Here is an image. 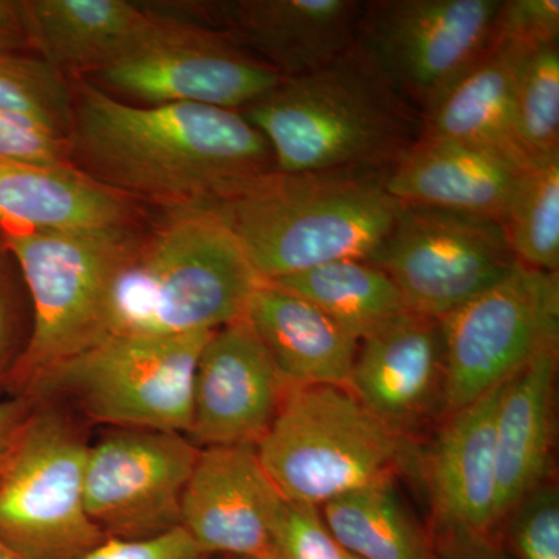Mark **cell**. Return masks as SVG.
I'll list each match as a JSON object with an SVG mask.
<instances>
[{"label":"cell","instance_id":"18","mask_svg":"<svg viewBox=\"0 0 559 559\" xmlns=\"http://www.w3.org/2000/svg\"><path fill=\"white\" fill-rule=\"evenodd\" d=\"M347 389L385 428L406 439L441 407L440 320L409 310L360 341Z\"/></svg>","mask_w":559,"mask_h":559},{"label":"cell","instance_id":"38","mask_svg":"<svg viewBox=\"0 0 559 559\" xmlns=\"http://www.w3.org/2000/svg\"><path fill=\"white\" fill-rule=\"evenodd\" d=\"M3 345H5V312H3V304L0 299V358H2Z\"/></svg>","mask_w":559,"mask_h":559},{"label":"cell","instance_id":"4","mask_svg":"<svg viewBox=\"0 0 559 559\" xmlns=\"http://www.w3.org/2000/svg\"><path fill=\"white\" fill-rule=\"evenodd\" d=\"M261 280L213 210L173 212L114 280L106 336L209 333L245 319ZM105 336V337H106Z\"/></svg>","mask_w":559,"mask_h":559},{"label":"cell","instance_id":"29","mask_svg":"<svg viewBox=\"0 0 559 559\" xmlns=\"http://www.w3.org/2000/svg\"><path fill=\"white\" fill-rule=\"evenodd\" d=\"M514 124L530 160L559 153V46L528 51L514 87Z\"/></svg>","mask_w":559,"mask_h":559},{"label":"cell","instance_id":"31","mask_svg":"<svg viewBox=\"0 0 559 559\" xmlns=\"http://www.w3.org/2000/svg\"><path fill=\"white\" fill-rule=\"evenodd\" d=\"M274 559H347L319 509L283 500L274 525Z\"/></svg>","mask_w":559,"mask_h":559},{"label":"cell","instance_id":"39","mask_svg":"<svg viewBox=\"0 0 559 559\" xmlns=\"http://www.w3.org/2000/svg\"><path fill=\"white\" fill-rule=\"evenodd\" d=\"M0 559H24L21 558L20 555L14 554L13 550L10 549L9 546H5V544L0 540Z\"/></svg>","mask_w":559,"mask_h":559},{"label":"cell","instance_id":"33","mask_svg":"<svg viewBox=\"0 0 559 559\" xmlns=\"http://www.w3.org/2000/svg\"><path fill=\"white\" fill-rule=\"evenodd\" d=\"M0 157L39 167H73L69 140L0 110Z\"/></svg>","mask_w":559,"mask_h":559},{"label":"cell","instance_id":"35","mask_svg":"<svg viewBox=\"0 0 559 559\" xmlns=\"http://www.w3.org/2000/svg\"><path fill=\"white\" fill-rule=\"evenodd\" d=\"M31 409L24 401H0V479Z\"/></svg>","mask_w":559,"mask_h":559},{"label":"cell","instance_id":"8","mask_svg":"<svg viewBox=\"0 0 559 559\" xmlns=\"http://www.w3.org/2000/svg\"><path fill=\"white\" fill-rule=\"evenodd\" d=\"M87 447L61 412H31L0 479V540L24 559H83L105 535L84 498Z\"/></svg>","mask_w":559,"mask_h":559},{"label":"cell","instance_id":"27","mask_svg":"<svg viewBox=\"0 0 559 559\" xmlns=\"http://www.w3.org/2000/svg\"><path fill=\"white\" fill-rule=\"evenodd\" d=\"M514 257L528 270L559 271V153L520 171L502 219Z\"/></svg>","mask_w":559,"mask_h":559},{"label":"cell","instance_id":"20","mask_svg":"<svg viewBox=\"0 0 559 559\" xmlns=\"http://www.w3.org/2000/svg\"><path fill=\"white\" fill-rule=\"evenodd\" d=\"M28 46L60 72H102L148 38L157 14L128 0H24Z\"/></svg>","mask_w":559,"mask_h":559},{"label":"cell","instance_id":"26","mask_svg":"<svg viewBox=\"0 0 559 559\" xmlns=\"http://www.w3.org/2000/svg\"><path fill=\"white\" fill-rule=\"evenodd\" d=\"M342 550L356 559H443L393 480L356 489L320 507Z\"/></svg>","mask_w":559,"mask_h":559},{"label":"cell","instance_id":"24","mask_svg":"<svg viewBox=\"0 0 559 559\" xmlns=\"http://www.w3.org/2000/svg\"><path fill=\"white\" fill-rule=\"evenodd\" d=\"M527 53L507 44H489L480 60L423 119L421 135L454 140L524 168L530 159L514 124V87Z\"/></svg>","mask_w":559,"mask_h":559},{"label":"cell","instance_id":"2","mask_svg":"<svg viewBox=\"0 0 559 559\" xmlns=\"http://www.w3.org/2000/svg\"><path fill=\"white\" fill-rule=\"evenodd\" d=\"M390 168L274 170L212 207L237 238L261 282L337 260H371L401 204Z\"/></svg>","mask_w":559,"mask_h":559},{"label":"cell","instance_id":"22","mask_svg":"<svg viewBox=\"0 0 559 559\" xmlns=\"http://www.w3.org/2000/svg\"><path fill=\"white\" fill-rule=\"evenodd\" d=\"M245 319L289 388H347L359 341L311 301L274 283L260 282Z\"/></svg>","mask_w":559,"mask_h":559},{"label":"cell","instance_id":"23","mask_svg":"<svg viewBox=\"0 0 559 559\" xmlns=\"http://www.w3.org/2000/svg\"><path fill=\"white\" fill-rule=\"evenodd\" d=\"M130 198L76 167H39L0 157V224L21 230H100L131 226Z\"/></svg>","mask_w":559,"mask_h":559},{"label":"cell","instance_id":"7","mask_svg":"<svg viewBox=\"0 0 559 559\" xmlns=\"http://www.w3.org/2000/svg\"><path fill=\"white\" fill-rule=\"evenodd\" d=\"M212 333L110 334L40 374L28 392L40 400L73 401L92 421L114 429L187 436L194 370Z\"/></svg>","mask_w":559,"mask_h":559},{"label":"cell","instance_id":"21","mask_svg":"<svg viewBox=\"0 0 559 559\" xmlns=\"http://www.w3.org/2000/svg\"><path fill=\"white\" fill-rule=\"evenodd\" d=\"M558 340L547 342L500 390L495 419L498 525L546 481L554 448Z\"/></svg>","mask_w":559,"mask_h":559},{"label":"cell","instance_id":"1","mask_svg":"<svg viewBox=\"0 0 559 559\" xmlns=\"http://www.w3.org/2000/svg\"><path fill=\"white\" fill-rule=\"evenodd\" d=\"M68 140L73 167L171 213L215 207L277 170L270 143L240 110L132 105L87 81L73 90Z\"/></svg>","mask_w":559,"mask_h":559},{"label":"cell","instance_id":"10","mask_svg":"<svg viewBox=\"0 0 559 559\" xmlns=\"http://www.w3.org/2000/svg\"><path fill=\"white\" fill-rule=\"evenodd\" d=\"M444 415L509 381L559 336L558 274L516 267L509 277L440 319Z\"/></svg>","mask_w":559,"mask_h":559},{"label":"cell","instance_id":"11","mask_svg":"<svg viewBox=\"0 0 559 559\" xmlns=\"http://www.w3.org/2000/svg\"><path fill=\"white\" fill-rule=\"evenodd\" d=\"M374 264L411 311L443 319L520 266L499 221L401 205Z\"/></svg>","mask_w":559,"mask_h":559},{"label":"cell","instance_id":"3","mask_svg":"<svg viewBox=\"0 0 559 559\" xmlns=\"http://www.w3.org/2000/svg\"><path fill=\"white\" fill-rule=\"evenodd\" d=\"M285 173L392 168L421 135V116L352 47L307 75L283 79L240 110Z\"/></svg>","mask_w":559,"mask_h":559},{"label":"cell","instance_id":"13","mask_svg":"<svg viewBox=\"0 0 559 559\" xmlns=\"http://www.w3.org/2000/svg\"><path fill=\"white\" fill-rule=\"evenodd\" d=\"M201 448L183 433L114 429L87 447L84 498L106 539H145L180 527Z\"/></svg>","mask_w":559,"mask_h":559},{"label":"cell","instance_id":"16","mask_svg":"<svg viewBox=\"0 0 559 559\" xmlns=\"http://www.w3.org/2000/svg\"><path fill=\"white\" fill-rule=\"evenodd\" d=\"M502 385L447 415L425 455L430 510L448 544H491L499 528L495 419Z\"/></svg>","mask_w":559,"mask_h":559},{"label":"cell","instance_id":"14","mask_svg":"<svg viewBox=\"0 0 559 559\" xmlns=\"http://www.w3.org/2000/svg\"><path fill=\"white\" fill-rule=\"evenodd\" d=\"M288 389L248 320L213 331L194 370L187 437L201 450L257 447Z\"/></svg>","mask_w":559,"mask_h":559},{"label":"cell","instance_id":"41","mask_svg":"<svg viewBox=\"0 0 559 559\" xmlns=\"http://www.w3.org/2000/svg\"><path fill=\"white\" fill-rule=\"evenodd\" d=\"M347 559H356V558L349 557V555H347Z\"/></svg>","mask_w":559,"mask_h":559},{"label":"cell","instance_id":"34","mask_svg":"<svg viewBox=\"0 0 559 559\" xmlns=\"http://www.w3.org/2000/svg\"><path fill=\"white\" fill-rule=\"evenodd\" d=\"M83 559H210L187 535L175 528L145 539H105Z\"/></svg>","mask_w":559,"mask_h":559},{"label":"cell","instance_id":"28","mask_svg":"<svg viewBox=\"0 0 559 559\" xmlns=\"http://www.w3.org/2000/svg\"><path fill=\"white\" fill-rule=\"evenodd\" d=\"M0 110L68 139L73 87L64 73L40 58L0 53Z\"/></svg>","mask_w":559,"mask_h":559},{"label":"cell","instance_id":"12","mask_svg":"<svg viewBox=\"0 0 559 559\" xmlns=\"http://www.w3.org/2000/svg\"><path fill=\"white\" fill-rule=\"evenodd\" d=\"M97 76L110 91L142 105L231 110L248 108L283 80L219 32L159 14L148 38Z\"/></svg>","mask_w":559,"mask_h":559},{"label":"cell","instance_id":"19","mask_svg":"<svg viewBox=\"0 0 559 559\" xmlns=\"http://www.w3.org/2000/svg\"><path fill=\"white\" fill-rule=\"evenodd\" d=\"M521 167L454 140L419 135L388 178L401 205L450 210L502 224Z\"/></svg>","mask_w":559,"mask_h":559},{"label":"cell","instance_id":"15","mask_svg":"<svg viewBox=\"0 0 559 559\" xmlns=\"http://www.w3.org/2000/svg\"><path fill=\"white\" fill-rule=\"evenodd\" d=\"M282 496L255 447L202 448L180 507V528L207 557L274 559Z\"/></svg>","mask_w":559,"mask_h":559},{"label":"cell","instance_id":"36","mask_svg":"<svg viewBox=\"0 0 559 559\" xmlns=\"http://www.w3.org/2000/svg\"><path fill=\"white\" fill-rule=\"evenodd\" d=\"M27 44L22 25L20 3L0 0V53H11Z\"/></svg>","mask_w":559,"mask_h":559},{"label":"cell","instance_id":"30","mask_svg":"<svg viewBox=\"0 0 559 559\" xmlns=\"http://www.w3.org/2000/svg\"><path fill=\"white\" fill-rule=\"evenodd\" d=\"M509 539L518 559H559V495L539 485L511 510Z\"/></svg>","mask_w":559,"mask_h":559},{"label":"cell","instance_id":"37","mask_svg":"<svg viewBox=\"0 0 559 559\" xmlns=\"http://www.w3.org/2000/svg\"><path fill=\"white\" fill-rule=\"evenodd\" d=\"M447 559H495L492 544L450 543Z\"/></svg>","mask_w":559,"mask_h":559},{"label":"cell","instance_id":"32","mask_svg":"<svg viewBox=\"0 0 559 559\" xmlns=\"http://www.w3.org/2000/svg\"><path fill=\"white\" fill-rule=\"evenodd\" d=\"M558 0H500L489 44L532 51L558 43Z\"/></svg>","mask_w":559,"mask_h":559},{"label":"cell","instance_id":"25","mask_svg":"<svg viewBox=\"0 0 559 559\" xmlns=\"http://www.w3.org/2000/svg\"><path fill=\"white\" fill-rule=\"evenodd\" d=\"M271 283L311 301L359 342L409 311L399 286L370 260L331 261Z\"/></svg>","mask_w":559,"mask_h":559},{"label":"cell","instance_id":"9","mask_svg":"<svg viewBox=\"0 0 559 559\" xmlns=\"http://www.w3.org/2000/svg\"><path fill=\"white\" fill-rule=\"evenodd\" d=\"M500 0L364 3L355 49L421 119L487 51Z\"/></svg>","mask_w":559,"mask_h":559},{"label":"cell","instance_id":"40","mask_svg":"<svg viewBox=\"0 0 559 559\" xmlns=\"http://www.w3.org/2000/svg\"><path fill=\"white\" fill-rule=\"evenodd\" d=\"M227 559H250V558H227Z\"/></svg>","mask_w":559,"mask_h":559},{"label":"cell","instance_id":"5","mask_svg":"<svg viewBox=\"0 0 559 559\" xmlns=\"http://www.w3.org/2000/svg\"><path fill=\"white\" fill-rule=\"evenodd\" d=\"M264 473L286 502L323 503L393 480L407 441L378 421L347 388H289L255 447Z\"/></svg>","mask_w":559,"mask_h":559},{"label":"cell","instance_id":"6","mask_svg":"<svg viewBox=\"0 0 559 559\" xmlns=\"http://www.w3.org/2000/svg\"><path fill=\"white\" fill-rule=\"evenodd\" d=\"M139 241L131 226L3 234L33 301L31 340L14 370L22 385L106 336L114 280Z\"/></svg>","mask_w":559,"mask_h":559},{"label":"cell","instance_id":"17","mask_svg":"<svg viewBox=\"0 0 559 559\" xmlns=\"http://www.w3.org/2000/svg\"><path fill=\"white\" fill-rule=\"evenodd\" d=\"M364 2L240 0L205 3L212 31L266 62L283 79L325 68L355 46Z\"/></svg>","mask_w":559,"mask_h":559}]
</instances>
